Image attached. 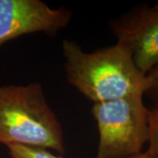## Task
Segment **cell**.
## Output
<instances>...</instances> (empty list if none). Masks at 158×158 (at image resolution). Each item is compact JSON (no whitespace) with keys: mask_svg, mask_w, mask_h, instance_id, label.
I'll use <instances>...</instances> for the list:
<instances>
[{"mask_svg":"<svg viewBox=\"0 0 158 158\" xmlns=\"http://www.w3.org/2000/svg\"><path fill=\"white\" fill-rule=\"evenodd\" d=\"M62 56L67 81L95 103L133 95H143L146 75L136 67L130 52L122 45L85 52L74 40H63Z\"/></svg>","mask_w":158,"mask_h":158,"instance_id":"6da1fadb","label":"cell"},{"mask_svg":"<svg viewBox=\"0 0 158 158\" xmlns=\"http://www.w3.org/2000/svg\"><path fill=\"white\" fill-rule=\"evenodd\" d=\"M0 144L64 154L62 124L48 103L41 84L0 85Z\"/></svg>","mask_w":158,"mask_h":158,"instance_id":"7a4b0ae2","label":"cell"},{"mask_svg":"<svg viewBox=\"0 0 158 158\" xmlns=\"http://www.w3.org/2000/svg\"><path fill=\"white\" fill-rule=\"evenodd\" d=\"M143 95L95 103L98 145L95 158H123L143 151L148 141V112Z\"/></svg>","mask_w":158,"mask_h":158,"instance_id":"3957f363","label":"cell"},{"mask_svg":"<svg viewBox=\"0 0 158 158\" xmlns=\"http://www.w3.org/2000/svg\"><path fill=\"white\" fill-rule=\"evenodd\" d=\"M65 7L51 8L40 0H0V47L21 36H56L71 21Z\"/></svg>","mask_w":158,"mask_h":158,"instance_id":"277c9868","label":"cell"},{"mask_svg":"<svg viewBox=\"0 0 158 158\" xmlns=\"http://www.w3.org/2000/svg\"><path fill=\"white\" fill-rule=\"evenodd\" d=\"M117 43L129 51L136 67L147 75L158 64V3L137 5L109 21Z\"/></svg>","mask_w":158,"mask_h":158,"instance_id":"5b68a950","label":"cell"},{"mask_svg":"<svg viewBox=\"0 0 158 158\" xmlns=\"http://www.w3.org/2000/svg\"><path fill=\"white\" fill-rule=\"evenodd\" d=\"M6 148L11 158H63L40 148L21 145H10Z\"/></svg>","mask_w":158,"mask_h":158,"instance_id":"8992f818","label":"cell"},{"mask_svg":"<svg viewBox=\"0 0 158 158\" xmlns=\"http://www.w3.org/2000/svg\"><path fill=\"white\" fill-rule=\"evenodd\" d=\"M148 150L158 156V108H150L148 112Z\"/></svg>","mask_w":158,"mask_h":158,"instance_id":"52a82bcc","label":"cell"},{"mask_svg":"<svg viewBox=\"0 0 158 158\" xmlns=\"http://www.w3.org/2000/svg\"><path fill=\"white\" fill-rule=\"evenodd\" d=\"M144 96H147L152 101L153 107L158 108V64L146 75Z\"/></svg>","mask_w":158,"mask_h":158,"instance_id":"ba28073f","label":"cell"},{"mask_svg":"<svg viewBox=\"0 0 158 158\" xmlns=\"http://www.w3.org/2000/svg\"><path fill=\"white\" fill-rule=\"evenodd\" d=\"M123 158H158L157 156L154 155L151 152H149L148 150H145V151H142L140 154H137L135 156H127V157H123Z\"/></svg>","mask_w":158,"mask_h":158,"instance_id":"9c48e42d","label":"cell"}]
</instances>
